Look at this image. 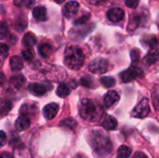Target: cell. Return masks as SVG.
Wrapping results in <instances>:
<instances>
[{
    "label": "cell",
    "mask_w": 159,
    "mask_h": 158,
    "mask_svg": "<svg viewBox=\"0 0 159 158\" xmlns=\"http://www.w3.org/2000/svg\"><path fill=\"white\" fill-rule=\"evenodd\" d=\"M108 66H109V63L105 59L99 58V59L92 61L89 63V70L93 74H104L108 70Z\"/></svg>",
    "instance_id": "277c9868"
},
{
    "label": "cell",
    "mask_w": 159,
    "mask_h": 158,
    "mask_svg": "<svg viewBox=\"0 0 159 158\" xmlns=\"http://www.w3.org/2000/svg\"><path fill=\"white\" fill-rule=\"evenodd\" d=\"M132 158H147V156L142 152H137V153H135V155L133 156Z\"/></svg>",
    "instance_id": "d590c367"
},
{
    "label": "cell",
    "mask_w": 159,
    "mask_h": 158,
    "mask_svg": "<svg viewBox=\"0 0 159 158\" xmlns=\"http://www.w3.org/2000/svg\"><path fill=\"white\" fill-rule=\"evenodd\" d=\"M125 17V12L120 7H114L108 10L107 12V19L112 22H119Z\"/></svg>",
    "instance_id": "ba28073f"
},
{
    "label": "cell",
    "mask_w": 159,
    "mask_h": 158,
    "mask_svg": "<svg viewBox=\"0 0 159 158\" xmlns=\"http://www.w3.org/2000/svg\"><path fill=\"white\" fill-rule=\"evenodd\" d=\"M38 51H39V54H40L43 58H48V57L50 56V54L52 53L53 47H52V46H50L49 44L44 43V44H42V45L39 47Z\"/></svg>",
    "instance_id": "d6986e66"
},
{
    "label": "cell",
    "mask_w": 159,
    "mask_h": 158,
    "mask_svg": "<svg viewBox=\"0 0 159 158\" xmlns=\"http://www.w3.org/2000/svg\"><path fill=\"white\" fill-rule=\"evenodd\" d=\"M131 155V149L126 145H122L117 150V156L118 158H128Z\"/></svg>",
    "instance_id": "7402d4cb"
},
{
    "label": "cell",
    "mask_w": 159,
    "mask_h": 158,
    "mask_svg": "<svg viewBox=\"0 0 159 158\" xmlns=\"http://www.w3.org/2000/svg\"><path fill=\"white\" fill-rule=\"evenodd\" d=\"M28 89L30 90V92L35 96H42L47 92V88L39 83H32L29 85Z\"/></svg>",
    "instance_id": "7c38bea8"
},
{
    "label": "cell",
    "mask_w": 159,
    "mask_h": 158,
    "mask_svg": "<svg viewBox=\"0 0 159 158\" xmlns=\"http://www.w3.org/2000/svg\"><path fill=\"white\" fill-rule=\"evenodd\" d=\"M20 112L22 116L28 117V116H32L33 115H35L37 113V108L34 105H30V104H23L20 109Z\"/></svg>",
    "instance_id": "5bb4252c"
},
{
    "label": "cell",
    "mask_w": 159,
    "mask_h": 158,
    "mask_svg": "<svg viewBox=\"0 0 159 158\" xmlns=\"http://www.w3.org/2000/svg\"><path fill=\"white\" fill-rule=\"evenodd\" d=\"M70 88H68V86H66L65 84H60L59 87L57 88V95L61 98H64L67 97L70 94Z\"/></svg>",
    "instance_id": "44dd1931"
},
{
    "label": "cell",
    "mask_w": 159,
    "mask_h": 158,
    "mask_svg": "<svg viewBox=\"0 0 159 158\" xmlns=\"http://www.w3.org/2000/svg\"><path fill=\"white\" fill-rule=\"evenodd\" d=\"M102 127L107 130H114L117 127V121L115 117L107 115L102 122Z\"/></svg>",
    "instance_id": "9a60e30c"
},
{
    "label": "cell",
    "mask_w": 159,
    "mask_h": 158,
    "mask_svg": "<svg viewBox=\"0 0 159 158\" xmlns=\"http://www.w3.org/2000/svg\"><path fill=\"white\" fill-rule=\"evenodd\" d=\"M158 60V52L157 49H155L153 51H150L144 58V61L147 64H154Z\"/></svg>",
    "instance_id": "ffe728a7"
},
{
    "label": "cell",
    "mask_w": 159,
    "mask_h": 158,
    "mask_svg": "<svg viewBox=\"0 0 159 158\" xmlns=\"http://www.w3.org/2000/svg\"><path fill=\"white\" fill-rule=\"evenodd\" d=\"M7 52H8V47L5 44L0 43V57L7 56Z\"/></svg>",
    "instance_id": "4dcf8cb0"
},
{
    "label": "cell",
    "mask_w": 159,
    "mask_h": 158,
    "mask_svg": "<svg viewBox=\"0 0 159 158\" xmlns=\"http://www.w3.org/2000/svg\"><path fill=\"white\" fill-rule=\"evenodd\" d=\"M75 158H85L82 155H78V156H76V157Z\"/></svg>",
    "instance_id": "ab89813d"
},
{
    "label": "cell",
    "mask_w": 159,
    "mask_h": 158,
    "mask_svg": "<svg viewBox=\"0 0 159 158\" xmlns=\"http://www.w3.org/2000/svg\"><path fill=\"white\" fill-rule=\"evenodd\" d=\"M149 112H150L149 100L144 98L134 108V110L132 112V115L134 117H138V118H144L145 116L148 115Z\"/></svg>",
    "instance_id": "5b68a950"
},
{
    "label": "cell",
    "mask_w": 159,
    "mask_h": 158,
    "mask_svg": "<svg viewBox=\"0 0 159 158\" xmlns=\"http://www.w3.org/2000/svg\"><path fill=\"white\" fill-rule=\"evenodd\" d=\"M109 0H88L89 3H90L91 5L94 6H99V5H102V4H106Z\"/></svg>",
    "instance_id": "d6a6232c"
},
{
    "label": "cell",
    "mask_w": 159,
    "mask_h": 158,
    "mask_svg": "<svg viewBox=\"0 0 159 158\" xmlns=\"http://www.w3.org/2000/svg\"><path fill=\"white\" fill-rule=\"evenodd\" d=\"M5 80H6V77H5V74H4L3 73H1V72H0V85H2V84H4V82H5Z\"/></svg>",
    "instance_id": "74e56055"
},
{
    "label": "cell",
    "mask_w": 159,
    "mask_h": 158,
    "mask_svg": "<svg viewBox=\"0 0 159 158\" xmlns=\"http://www.w3.org/2000/svg\"><path fill=\"white\" fill-rule=\"evenodd\" d=\"M91 82H92V80H91V79H89V80L87 77H85V78H82V79H81V84H82L83 86H86V87H90L89 83H91Z\"/></svg>",
    "instance_id": "836d02e7"
},
{
    "label": "cell",
    "mask_w": 159,
    "mask_h": 158,
    "mask_svg": "<svg viewBox=\"0 0 159 158\" xmlns=\"http://www.w3.org/2000/svg\"><path fill=\"white\" fill-rule=\"evenodd\" d=\"M79 9V4L75 1H70L66 3L62 8L63 16L67 19H70L74 17Z\"/></svg>",
    "instance_id": "52a82bcc"
},
{
    "label": "cell",
    "mask_w": 159,
    "mask_h": 158,
    "mask_svg": "<svg viewBox=\"0 0 159 158\" xmlns=\"http://www.w3.org/2000/svg\"><path fill=\"white\" fill-rule=\"evenodd\" d=\"M142 74H143V71L139 67L131 66L128 70H126L120 74V78H121L122 82L128 83L129 81H132L135 78H137L138 76H141Z\"/></svg>",
    "instance_id": "8992f818"
},
{
    "label": "cell",
    "mask_w": 159,
    "mask_h": 158,
    "mask_svg": "<svg viewBox=\"0 0 159 158\" xmlns=\"http://www.w3.org/2000/svg\"><path fill=\"white\" fill-rule=\"evenodd\" d=\"M140 0H126V6L129 8H136L139 5Z\"/></svg>",
    "instance_id": "f546056e"
},
{
    "label": "cell",
    "mask_w": 159,
    "mask_h": 158,
    "mask_svg": "<svg viewBox=\"0 0 159 158\" xmlns=\"http://www.w3.org/2000/svg\"><path fill=\"white\" fill-rule=\"evenodd\" d=\"M25 77L23 74H15L10 78V84L15 88H20L25 83Z\"/></svg>",
    "instance_id": "ac0fdd59"
},
{
    "label": "cell",
    "mask_w": 159,
    "mask_h": 158,
    "mask_svg": "<svg viewBox=\"0 0 159 158\" xmlns=\"http://www.w3.org/2000/svg\"><path fill=\"white\" fill-rule=\"evenodd\" d=\"M0 158H1V157H0Z\"/></svg>",
    "instance_id": "60d3db41"
},
{
    "label": "cell",
    "mask_w": 159,
    "mask_h": 158,
    "mask_svg": "<svg viewBox=\"0 0 159 158\" xmlns=\"http://www.w3.org/2000/svg\"><path fill=\"white\" fill-rule=\"evenodd\" d=\"M61 126L67 128V129H74L76 126V122L72 118H67L63 120L62 122H61Z\"/></svg>",
    "instance_id": "d4e9b609"
},
{
    "label": "cell",
    "mask_w": 159,
    "mask_h": 158,
    "mask_svg": "<svg viewBox=\"0 0 159 158\" xmlns=\"http://www.w3.org/2000/svg\"><path fill=\"white\" fill-rule=\"evenodd\" d=\"M130 56L133 62H138L140 61V51L138 49H133L130 53Z\"/></svg>",
    "instance_id": "f1b7e54d"
},
{
    "label": "cell",
    "mask_w": 159,
    "mask_h": 158,
    "mask_svg": "<svg viewBox=\"0 0 159 158\" xmlns=\"http://www.w3.org/2000/svg\"><path fill=\"white\" fill-rule=\"evenodd\" d=\"M7 142V135L4 131L0 130V147L4 146Z\"/></svg>",
    "instance_id": "1f68e13d"
},
{
    "label": "cell",
    "mask_w": 159,
    "mask_h": 158,
    "mask_svg": "<svg viewBox=\"0 0 159 158\" xmlns=\"http://www.w3.org/2000/svg\"><path fill=\"white\" fill-rule=\"evenodd\" d=\"M23 2H24V5L26 6V7L30 8L35 3V0H24Z\"/></svg>",
    "instance_id": "e575fe53"
},
{
    "label": "cell",
    "mask_w": 159,
    "mask_h": 158,
    "mask_svg": "<svg viewBox=\"0 0 159 158\" xmlns=\"http://www.w3.org/2000/svg\"><path fill=\"white\" fill-rule=\"evenodd\" d=\"M101 82L102 84L105 87V88H112L116 85V80L114 77H111V76H105V77H102L101 79Z\"/></svg>",
    "instance_id": "cb8c5ba5"
},
{
    "label": "cell",
    "mask_w": 159,
    "mask_h": 158,
    "mask_svg": "<svg viewBox=\"0 0 159 158\" xmlns=\"http://www.w3.org/2000/svg\"><path fill=\"white\" fill-rule=\"evenodd\" d=\"M89 18H90V15H89V14L83 15V16H81L80 18H78L77 20H75L74 21V24H75V25H81V24H84V23H86V22L89 20Z\"/></svg>",
    "instance_id": "4316f807"
},
{
    "label": "cell",
    "mask_w": 159,
    "mask_h": 158,
    "mask_svg": "<svg viewBox=\"0 0 159 158\" xmlns=\"http://www.w3.org/2000/svg\"><path fill=\"white\" fill-rule=\"evenodd\" d=\"M54 1H55L56 3H58V4H61V3H63L65 0H54Z\"/></svg>",
    "instance_id": "f35d334b"
},
{
    "label": "cell",
    "mask_w": 159,
    "mask_h": 158,
    "mask_svg": "<svg viewBox=\"0 0 159 158\" xmlns=\"http://www.w3.org/2000/svg\"><path fill=\"white\" fill-rule=\"evenodd\" d=\"M1 158H14L12 155H10L9 153H3V155L0 156Z\"/></svg>",
    "instance_id": "8d00e7d4"
},
{
    "label": "cell",
    "mask_w": 159,
    "mask_h": 158,
    "mask_svg": "<svg viewBox=\"0 0 159 158\" xmlns=\"http://www.w3.org/2000/svg\"><path fill=\"white\" fill-rule=\"evenodd\" d=\"M9 34V29H8V25L7 22L2 21L0 23V39H4L6 38Z\"/></svg>",
    "instance_id": "603a6c76"
},
{
    "label": "cell",
    "mask_w": 159,
    "mask_h": 158,
    "mask_svg": "<svg viewBox=\"0 0 159 158\" xmlns=\"http://www.w3.org/2000/svg\"><path fill=\"white\" fill-rule=\"evenodd\" d=\"M120 97L118 95V93L115 90H110L106 93V95L104 96V104L106 107L110 108L113 105H115L118 101H119Z\"/></svg>",
    "instance_id": "30bf717a"
},
{
    "label": "cell",
    "mask_w": 159,
    "mask_h": 158,
    "mask_svg": "<svg viewBox=\"0 0 159 158\" xmlns=\"http://www.w3.org/2000/svg\"><path fill=\"white\" fill-rule=\"evenodd\" d=\"M91 146L94 152L102 157L111 154L113 146L111 141L105 133L101 130H93L91 132Z\"/></svg>",
    "instance_id": "7a4b0ae2"
},
{
    "label": "cell",
    "mask_w": 159,
    "mask_h": 158,
    "mask_svg": "<svg viewBox=\"0 0 159 158\" xmlns=\"http://www.w3.org/2000/svg\"><path fill=\"white\" fill-rule=\"evenodd\" d=\"M37 40L36 37L34 34L32 33H27L24 34L23 38H22V44L23 46L27 47H32L36 44Z\"/></svg>",
    "instance_id": "e0dca14e"
},
{
    "label": "cell",
    "mask_w": 159,
    "mask_h": 158,
    "mask_svg": "<svg viewBox=\"0 0 159 158\" xmlns=\"http://www.w3.org/2000/svg\"><path fill=\"white\" fill-rule=\"evenodd\" d=\"M30 119L28 117H25V116H20L18 117V119L16 120L15 122V127L18 130L20 131H22V130H25L27 129L29 127H30Z\"/></svg>",
    "instance_id": "4fadbf2b"
},
{
    "label": "cell",
    "mask_w": 159,
    "mask_h": 158,
    "mask_svg": "<svg viewBox=\"0 0 159 158\" xmlns=\"http://www.w3.org/2000/svg\"><path fill=\"white\" fill-rule=\"evenodd\" d=\"M9 64H10L11 70L14 71V72H17V71L21 70L22 67H23L22 60L19 56H13V57H11L10 61H9Z\"/></svg>",
    "instance_id": "2e32d148"
},
{
    "label": "cell",
    "mask_w": 159,
    "mask_h": 158,
    "mask_svg": "<svg viewBox=\"0 0 159 158\" xmlns=\"http://www.w3.org/2000/svg\"><path fill=\"white\" fill-rule=\"evenodd\" d=\"M26 25H27V21H26V19H19L16 22V29L19 30V31H22L24 28H26Z\"/></svg>",
    "instance_id": "83f0119b"
},
{
    "label": "cell",
    "mask_w": 159,
    "mask_h": 158,
    "mask_svg": "<svg viewBox=\"0 0 159 158\" xmlns=\"http://www.w3.org/2000/svg\"><path fill=\"white\" fill-rule=\"evenodd\" d=\"M79 115L88 121H98L103 115V109L99 102L91 99H84L79 103Z\"/></svg>",
    "instance_id": "6da1fadb"
},
{
    "label": "cell",
    "mask_w": 159,
    "mask_h": 158,
    "mask_svg": "<svg viewBox=\"0 0 159 158\" xmlns=\"http://www.w3.org/2000/svg\"><path fill=\"white\" fill-rule=\"evenodd\" d=\"M33 17L37 21H45L47 20V9L43 6L35 7L33 9Z\"/></svg>",
    "instance_id": "8fae6325"
},
{
    "label": "cell",
    "mask_w": 159,
    "mask_h": 158,
    "mask_svg": "<svg viewBox=\"0 0 159 158\" xmlns=\"http://www.w3.org/2000/svg\"><path fill=\"white\" fill-rule=\"evenodd\" d=\"M85 61V55L77 46H70L64 52V63L72 70L80 69Z\"/></svg>",
    "instance_id": "3957f363"
},
{
    "label": "cell",
    "mask_w": 159,
    "mask_h": 158,
    "mask_svg": "<svg viewBox=\"0 0 159 158\" xmlns=\"http://www.w3.org/2000/svg\"><path fill=\"white\" fill-rule=\"evenodd\" d=\"M58 111H59V105L57 103H49L44 107L43 115H44L46 119L51 120L56 116Z\"/></svg>",
    "instance_id": "9c48e42d"
},
{
    "label": "cell",
    "mask_w": 159,
    "mask_h": 158,
    "mask_svg": "<svg viewBox=\"0 0 159 158\" xmlns=\"http://www.w3.org/2000/svg\"><path fill=\"white\" fill-rule=\"evenodd\" d=\"M22 57L25 61H31L34 58V51L33 49H26L22 51Z\"/></svg>",
    "instance_id": "484cf974"
}]
</instances>
